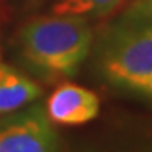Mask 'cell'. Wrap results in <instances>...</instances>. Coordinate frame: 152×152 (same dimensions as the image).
<instances>
[{
    "mask_svg": "<svg viewBox=\"0 0 152 152\" xmlns=\"http://www.w3.org/2000/svg\"><path fill=\"white\" fill-rule=\"evenodd\" d=\"M91 29L83 15L54 14L31 20L20 32L22 54L48 76H69L90 53Z\"/></svg>",
    "mask_w": 152,
    "mask_h": 152,
    "instance_id": "1",
    "label": "cell"
},
{
    "mask_svg": "<svg viewBox=\"0 0 152 152\" xmlns=\"http://www.w3.org/2000/svg\"><path fill=\"white\" fill-rule=\"evenodd\" d=\"M100 68L112 85L152 98V24H130L105 46Z\"/></svg>",
    "mask_w": 152,
    "mask_h": 152,
    "instance_id": "2",
    "label": "cell"
},
{
    "mask_svg": "<svg viewBox=\"0 0 152 152\" xmlns=\"http://www.w3.org/2000/svg\"><path fill=\"white\" fill-rule=\"evenodd\" d=\"M0 152H59L44 107L34 105L0 118Z\"/></svg>",
    "mask_w": 152,
    "mask_h": 152,
    "instance_id": "3",
    "label": "cell"
},
{
    "mask_svg": "<svg viewBox=\"0 0 152 152\" xmlns=\"http://www.w3.org/2000/svg\"><path fill=\"white\" fill-rule=\"evenodd\" d=\"M100 112V100L91 90L66 83L53 91L46 103L49 120L59 125H83Z\"/></svg>",
    "mask_w": 152,
    "mask_h": 152,
    "instance_id": "4",
    "label": "cell"
},
{
    "mask_svg": "<svg viewBox=\"0 0 152 152\" xmlns=\"http://www.w3.org/2000/svg\"><path fill=\"white\" fill-rule=\"evenodd\" d=\"M39 85L7 64H0V115L12 113L41 96Z\"/></svg>",
    "mask_w": 152,
    "mask_h": 152,
    "instance_id": "5",
    "label": "cell"
},
{
    "mask_svg": "<svg viewBox=\"0 0 152 152\" xmlns=\"http://www.w3.org/2000/svg\"><path fill=\"white\" fill-rule=\"evenodd\" d=\"M124 0H61L54 5V14L73 15H108L115 12Z\"/></svg>",
    "mask_w": 152,
    "mask_h": 152,
    "instance_id": "6",
    "label": "cell"
},
{
    "mask_svg": "<svg viewBox=\"0 0 152 152\" xmlns=\"http://www.w3.org/2000/svg\"><path fill=\"white\" fill-rule=\"evenodd\" d=\"M125 22L130 24H152V0H135L127 12Z\"/></svg>",
    "mask_w": 152,
    "mask_h": 152,
    "instance_id": "7",
    "label": "cell"
},
{
    "mask_svg": "<svg viewBox=\"0 0 152 152\" xmlns=\"http://www.w3.org/2000/svg\"><path fill=\"white\" fill-rule=\"evenodd\" d=\"M120 152H152V144H149V145L135 147V149H130V151H120Z\"/></svg>",
    "mask_w": 152,
    "mask_h": 152,
    "instance_id": "8",
    "label": "cell"
}]
</instances>
